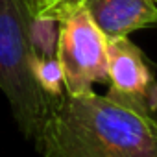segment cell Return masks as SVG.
Segmentation results:
<instances>
[{
    "label": "cell",
    "mask_w": 157,
    "mask_h": 157,
    "mask_svg": "<svg viewBox=\"0 0 157 157\" xmlns=\"http://www.w3.org/2000/svg\"><path fill=\"white\" fill-rule=\"evenodd\" d=\"M35 142L43 157H157V120L115 93L63 94Z\"/></svg>",
    "instance_id": "6da1fadb"
},
{
    "label": "cell",
    "mask_w": 157,
    "mask_h": 157,
    "mask_svg": "<svg viewBox=\"0 0 157 157\" xmlns=\"http://www.w3.org/2000/svg\"><path fill=\"white\" fill-rule=\"evenodd\" d=\"M32 13L22 0H0V91L26 139H37L54 100L33 76L28 26Z\"/></svg>",
    "instance_id": "7a4b0ae2"
},
{
    "label": "cell",
    "mask_w": 157,
    "mask_h": 157,
    "mask_svg": "<svg viewBox=\"0 0 157 157\" xmlns=\"http://www.w3.org/2000/svg\"><path fill=\"white\" fill-rule=\"evenodd\" d=\"M56 59L68 96L93 93L94 83L107 82V37L78 2L57 17Z\"/></svg>",
    "instance_id": "3957f363"
},
{
    "label": "cell",
    "mask_w": 157,
    "mask_h": 157,
    "mask_svg": "<svg viewBox=\"0 0 157 157\" xmlns=\"http://www.w3.org/2000/svg\"><path fill=\"white\" fill-rule=\"evenodd\" d=\"M107 80L115 93L142 109L157 111V82L140 48L129 37L107 39Z\"/></svg>",
    "instance_id": "277c9868"
},
{
    "label": "cell",
    "mask_w": 157,
    "mask_h": 157,
    "mask_svg": "<svg viewBox=\"0 0 157 157\" xmlns=\"http://www.w3.org/2000/svg\"><path fill=\"white\" fill-rule=\"evenodd\" d=\"M80 4L107 39L128 37L157 24L155 0H80Z\"/></svg>",
    "instance_id": "5b68a950"
},
{
    "label": "cell",
    "mask_w": 157,
    "mask_h": 157,
    "mask_svg": "<svg viewBox=\"0 0 157 157\" xmlns=\"http://www.w3.org/2000/svg\"><path fill=\"white\" fill-rule=\"evenodd\" d=\"M57 19L52 15L37 13L30 19L28 37L33 56L37 57H56L57 44Z\"/></svg>",
    "instance_id": "8992f818"
},
{
    "label": "cell",
    "mask_w": 157,
    "mask_h": 157,
    "mask_svg": "<svg viewBox=\"0 0 157 157\" xmlns=\"http://www.w3.org/2000/svg\"><path fill=\"white\" fill-rule=\"evenodd\" d=\"M32 68H33L35 80L44 94H48L52 100H57L65 94L63 74H61V67L56 57H37L35 56Z\"/></svg>",
    "instance_id": "52a82bcc"
},
{
    "label": "cell",
    "mask_w": 157,
    "mask_h": 157,
    "mask_svg": "<svg viewBox=\"0 0 157 157\" xmlns=\"http://www.w3.org/2000/svg\"><path fill=\"white\" fill-rule=\"evenodd\" d=\"M80 0H37L39 4V13L44 15H52V17H59L65 10H68L70 6L78 4Z\"/></svg>",
    "instance_id": "ba28073f"
},
{
    "label": "cell",
    "mask_w": 157,
    "mask_h": 157,
    "mask_svg": "<svg viewBox=\"0 0 157 157\" xmlns=\"http://www.w3.org/2000/svg\"><path fill=\"white\" fill-rule=\"evenodd\" d=\"M22 2H24V6L28 8V11L32 13V17L39 13V4H37V0H22Z\"/></svg>",
    "instance_id": "9c48e42d"
},
{
    "label": "cell",
    "mask_w": 157,
    "mask_h": 157,
    "mask_svg": "<svg viewBox=\"0 0 157 157\" xmlns=\"http://www.w3.org/2000/svg\"><path fill=\"white\" fill-rule=\"evenodd\" d=\"M155 2H157V0H155Z\"/></svg>",
    "instance_id": "30bf717a"
}]
</instances>
